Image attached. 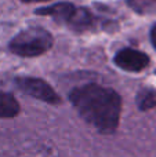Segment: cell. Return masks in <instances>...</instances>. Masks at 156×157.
Masks as SVG:
<instances>
[{"label": "cell", "mask_w": 156, "mask_h": 157, "mask_svg": "<svg viewBox=\"0 0 156 157\" xmlns=\"http://www.w3.org/2000/svg\"><path fill=\"white\" fill-rule=\"evenodd\" d=\"M19 113V103L11 94L0 91V119L15 117Z\"/></svg>", "instance_id": "52a82bcc"}, {"label": "cell", "mask_w": 156, "mask_h": 157, "mask_svg": "<svg viewBox=\"0 0 156 157\" xmlns=\"http://www.w3.org/2000/svg\"><path fill=\"white\" fill-rule=\"evenodd\" d=\"M53 46V36L49 30L39 26L21 30L10 41V51L18 57L32 58L47 52Z\"/></svg>", "instance_id": "7a4b0ae2"}, {"label": "cell", "mask_w": 156, "mask_h": 157, "mask_svg": "<svg viewBox=\"0 0 156 157\" xmlns=\"http://www.w3.org/2000/svg\"><path fill=\"white\" fill-rule=\"evenodd\" d=\"M69 101L79 114L102 134H112L118 128L122 112V98L115 90L98 84L76 87Z\"/></svg>", "instance_id": "6da1fadb"}, {"label": "cell", "mask_w": 156, "mask_h": 157, "mask_svg": "<svg viewBox=\"0 0 156 157\" xmlns=\"http://www.w3.org/2000/svg\"><path fill=\"white\" fill-rule=\"evenodd\" d=\"M65 25H68L71 29L76 30V32H84V30L93 29L96 26L97 17L84 7H75Z\"/></svg>", "instance_id": "5b68a950"}, {"label": "cell", "mask_w": 156, "mask_h": 157, "mask_svg": "<svg viewBox=\"0 0 156 157\" xmlns=\"http://www.w3.org/2000/svg\"><path fill=\"white\" fill-rule=\"evenodd\" d=\"M113 62L127 72H141L149 65V57L134 48H123L116 52Z\"/></svg>", "instance_id": "277c9868"}, {"label": "cell", "mask_w": 156, "mask_h": 157, "mask_svg": "<svg viewBox=\"0 0 156 157\" xmlns=\"http://www.w3.org/2000/svg\"><path fill=\"white\" fill-rule=\"evenodd\" d=\"M127 4L138 14H151L156 11V0H129Z\"/></svg>", "instance_id": "9c48e42d"}, {"label": "cell", "mask_w": 156, "mask_h": 157, "mask_svg": "<svg viewBox=\"0 0 156 157\" xmlns=\"http://www.w3.org/2000/svg\"><path fill=\"white\" fill-rule=\"evenodd\" d=\"M151 41H152V44H154V47L156 48V24L151 29Z\"/></svg>", "instance_id": "30bf717a"}, {"label": "cell", "mask_w": 156, "mask_h": 157, "mask_svg": "<svg viewBox=\"0 0 156 157\" xmlns=\"http://www.w3.org/2000/svg\"><path fill=\"white\" fill-rule=\"evenodd\" d=\"M24 3H40V2H47V0H21Z\"/></svg>", "instance_id": "8fae6325"}, {"label": "cell", "mask_w": 156, "mask_h": 157, "mask_svg": "<svg viewBox=\"0 0 156 157\" xmlns=\"http://www.w3.org/2000/svg\"><path fill=\"white\" fill-rule=\"evenodd\" d=\"M137 106L140 110H149L156 106V90L142 88L137 94Z\"/></svg>", "instance_id": "ba28073f"}, {"label": "cell", "mask_w": 156, "mask_h": 157, "mask_svg": "<svg viewBox=\"0 0 156 157\" xmlns=\"http://www.w3.org/2000/svg\"><path fill=\"white\" fill-rule=\"evenodd\" d=\"M75 10V6L72 3H55L53 6H49V7H41L37 8L35 11L37 15H47V17H51L54 18L55 21L61 22V24H66L68 18L71 17L72 11Z\"/></svg>", "instance_id": "8992f818"}, {"label": "cell", "mask_w": 156, "mask_h": 157, "mask_svg": "<svg viewBox=\"0 0 156 157\" xmlns=\"http://www.w3.org/2000/svg\"><path fill=\"white\" fill-rule=\"evenodd\" d=\"M15 86L21 91H24L25 94L30 95V97L36 98L39 101L51 103V105H58L61 102V98L53 90V87L41 78L21 76L15 78Z\"/></svg>", "instance_id": "3957f363"}]
</instances>
